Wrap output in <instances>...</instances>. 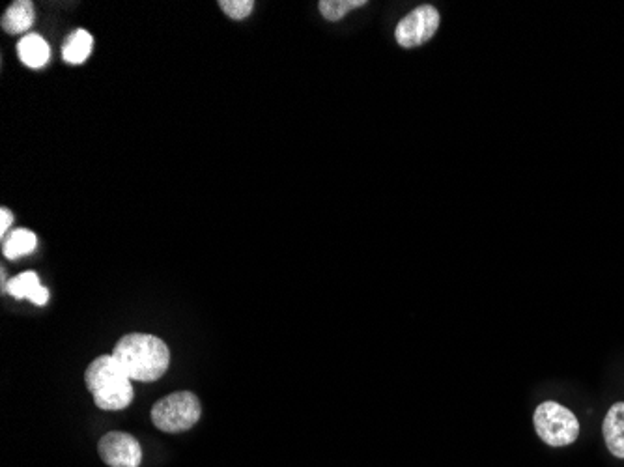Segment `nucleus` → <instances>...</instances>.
Here are the masks:
<instances>
[{"label": "nucleus", "instance_id": "nucleus-13", "mask_svg": "<svg viewBox=\"0 0 624 467\" xmlns=\"http://www.w3.org/2000/svg\"><path fill=\"white\" fill-rule=\"evenodd\" d=\"M361 6H367V0H322L318 4L320 14L324 15L327 21H341L344 15Z\"/></svg>", "mask_w": 624, "mask_h": 467}, {"label": "nucleus", "instance_id": "nucleus-12", "mask_svg": "<svg viewBox=\"0 0 624 467\" xmlns=\"http://www.w3.org/2000/svg\"><path fill=\"white\" fill-rule=\"evenodd\" d=\"M92 47H94V38L90 36V32L83 29L75 30L64 43L62 57L68 64H83L86 58L90 57Z\"/></svg>", "mask_w": 624, "mask_h": 467}, {"label": "nucleus", "instance_id": "nucleus-15", "mask_svg": "<svg viewBox=\"0 0 624 467\" xmlns=\"http://www.w3.org/2000/svg\"><path fill=\"white\" fill-rule=\"evenodd\" d=\"M12 223H14V215L10 213V210L2 208V210H0V236H2V238L8 236V230H10V225H12Z\"/></svg>", "mask_w": 624, "mask_h": 467}, {"label": "nucleus", "instance_id": "nucleus-10", "mask_svg": "<svg viewBox=\"0 0 624 467\" xmlns=\"http://www.w3.org/2000/svg\"><path fill=\"white\" fill-rule=\"evenodd\" d=\"M17 55L21 58V62L29 68H43L49 57H51V49L42 36L38 34H27L21 38V42L17 45Z\"/></svg>", "mask_w": 624, "mask_h": 467}, {"label": "nucleus", "instance_id": "nucleus-4", "mask_svg": "<svg viewBox=\"0 0 624 467\" xmlns=\"http://www.w3.org/2000/svg\"><path fill=\"white\" fill-rule=\"evenodd\" d=\"M533 423L540 439L552 447H565L578 439L580 423L572 411L557 402H542L535 410Z\"/></svg>", "mask_w": 624, "mask_h": 467}, {"label": "nucleus", "instance_id": "nucleus-9", "mask_svg": "<svg viewBox=\"0 0 624 467\" xmlns=\"http://www.w3.org/2000/svg\"><path fill=\"white\" fill-rule=\"evenodd\" d=\"M34 23V4L30 0H17L2 15L0 27L8 34H23Z\"/></svg>", "mask_w": 624, "mask_h": 467}, {"label": "nucleus", "instance_id": "nucleus-6", "mask_svg": "<svg viewBox=\"0 0 624 467\" xmlns=\"http://www.w3.org/2000/svg\"><path fill=\"white\" fill-rule=\"evenodd\" d=\"M101 460L109 467H139L142 462L141 443L126 432H109L98 445Z\"/></svg>", "mask_w": 624, "mask_h": 467}, {"label": "nucleus", "instance_id": "nucleus-8", "mask_svg": "<svg viewBox=\"0 0 624 467\" xmlns=\"http://www.w3.org/2000/svg\"><path fill=\"white\" fill-rule=\"evenodd\" d=\"M606 447L617 458H624V402H617L606 413L602 425Z\"/></svg>", "mask_w": 624, "mask_h": 467}, {"label": "nucleus", "instance_id": "nucleus-5", "mask_svg": "<svg viewBox=\"0 0 624 467\" xmlns=\"http://www.w3.org/2000/svg\"><path fill=\"white\" fill-rule=\"evenodd\" d=\"M440 12L434 6H419L413 12L406 15L395 30L400 47L412 49L432 40V36L440 29Z\"/></svg>", "mask_w": 624, "mask_h": 467}, {"label": "nucleus", "instance_id": "nucleus-2", "mask_svg": "<svg viewBox=\"0 0 624 467\" xmlns=\"http://www.w3.org/2000/svg\"><path fill=\"white\" fill-rule=\"evenodd\" d=\"M85 380L100 410H124L133 402V380L113 354L94 359L86 368Z\"/></svg>", "mask_w": 624, "mask_h": 467}, {"label": "nucleus", "instance_id": "nucleus-3", "mask_svg": "<svg viewBox=\"0 0 624 467\" xmlns=\"http://www.w3.org/2000/svg\"><path fill=\"white\" fill-rule=\"evenodd\" d=\"M202 415V406L197 395L189 391L172 393L169 397L161 398L152 408V421L161 432L178 434L199 423Z\"/></svg>", "mask_w": 624, "mask_h": 467}, {"label": "nucleus", "instance_id": "nucleus-1", "mask_svg": "<svg viewBox=\"0 0 624 467\" xmlns=\"http://www.w3.org/2000/svg\"><path fill=\"white\" fill-rule=\"evenodd\" d=\"M114 357L135 382H156L171 363L169 346L154 335L131 333L118 340Z\"/></svg>", "mask_w": 624, "mask_h": 467}, {"label": "nucleus", "instance_id": "nucleus-11", "mask_svg": "<svg viewBox=\"0 0 624 467\" xmlns=\"http://www.w3.org/2000/svg\"><path fill=\"white\" fill-rule=\"evenodd\" d=\"M38 245V238L27 228H17L2 238V253L10 260H17L21 256L30 255Z\"/></svg>", "mask_w": 624, "mask_h": 467}, {"label": "nucleus", "instance_id": "nucleus-14", "mask_svg": "<svg viewBox=\"0 0 624 467\" xmlns=\"http://www.w3.org/2000/svg\"><path fill=\"white\" fill-rule=\"evenodd\" d=\"M221 10L234 21H242L247 15H251L255 2L253 0H221L219 2Z\"/></svg>", "mask_w": 624, "mask_h": 467}, {"label": "nucleus", "instance_id": "nucleus-7", "mask_svg": "<svg viewBox=\"0 0 624 467\" xmlns=\"http://www.w3.org/2000/svg\"><path fill=\"white\" fill-rule=\"evenodd\" d=\"M10 296L15 299H30L34 305H45L49 299V290L43 288L38 275L34 271H25L19 273L14 279H10L6 288H4Z\"/></svg>", "mask_w": 624, "mask_h": 467}]
</instances>
